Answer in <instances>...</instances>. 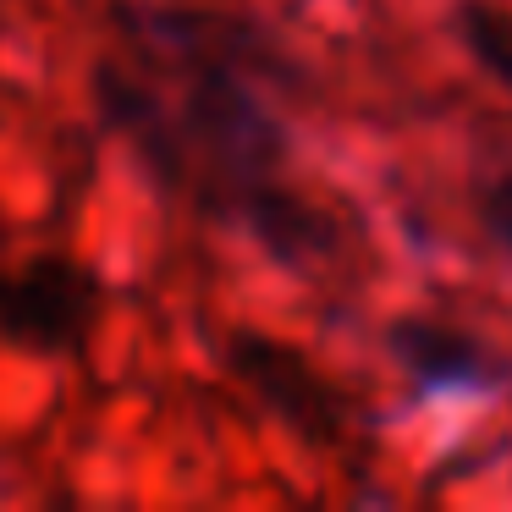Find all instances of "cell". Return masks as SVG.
I'll return each instance as SVG.
<instances>
[{"label": "cell", "mask_w": 512, "mask_h": 512, "mask_svg": "<svg viewBox=\"0 0 512 512\" xmlns=\"http://www.w3.org/2000/svg\"><path fill=\"white\" fill-rule=\"evenodd\" d=\"M116 56L94 61V116L166 199L243 232L281 270L342 254V221L314 204L292 166V133L270 105L287 83L265 28L210 6L116 0Z\"/></svg>", "instance_id": "1"}, {"label": "cell", "mask_w": 512, "mask_h": 512, "mask_svg": "<svg viewBox=\"0 0 512 512\" xmlns=\"http://www.w3.org/2000/svg\"><path fill=\"white\" fill-rule=\"evenodd\" d=\"M111 303V281L83 254H28L0 265V347L34 358H78Z\"/></svg>", "instance_id": "2"}, {"label": "cell", "mask_w": 512, "mask_h": 512, "mask_svg": "<svg viewBox=\"0 0 512 512\" xmlns=\"http://www.w3.org/2000/svg\"><path fill=\"white\" fill-rule=\"evenodd\" d=\"M221 364L281 430H292L309 446H336L347 430V397L325 380L303 347L265 331H232L221 342Z\"/></svg>", "instance_id": "3"}, {"label": "cell", "mask_w": 512, "mask_h": 512, "mask_svg": "<svg viewBox=\"0 0 512 512\" xmlns=\"http://www.w3.org/2000/svg\"><path fill=\"white\" fill-rule=\"evenodd\" d=\"M386 353L402 369L413 402H452V397H496L507 386V364L479 342L474 331L430 314H397L386 320Z\"/></svg>", "instance_id": "4"}, {"label": "cell", "mask_w": 512, "mask_h": 512, "mask_svg": "<svg viewBox=\"0 0 512 512\" xmlns=\"http://www.w3.org/2000/svg\"><path fill=\"white\" fill-rule=\"evenodd\" d=\"M446 28L463 45V56L496 89L512 94V12L507 6H496V0H452L446 6Z\"/></svg>", "instance_id": "5"}, {"label": "cell", "mask_w": 512, "mask_h": 512, "mask_svg": "<svg viewBox=\"0 0 512 512\" xmlns=\"http://www.w3.org/2000/svg\"><path fill=\"white\" fill-rule=\"evenodd\" d=\"M474 221H479V232H485V243L496 248V254H507L512 259V166L507 171H496V177L479 188V199H474Z\"/></svg>", "instance_id": "6"}, {"label": "cell", "mask_w": 512, "mask_h": 512, "mask_svg": "<svg viewBox=\"0 0 512 512\" xmlns=\"http://www.w3.org/2000/svg\"><path fill=\"white\" fill-rule=\"evenodd\" d=\"M0 232H6V221H0Z\"/></svg>", "instance_id": "7"}]
</instances>
